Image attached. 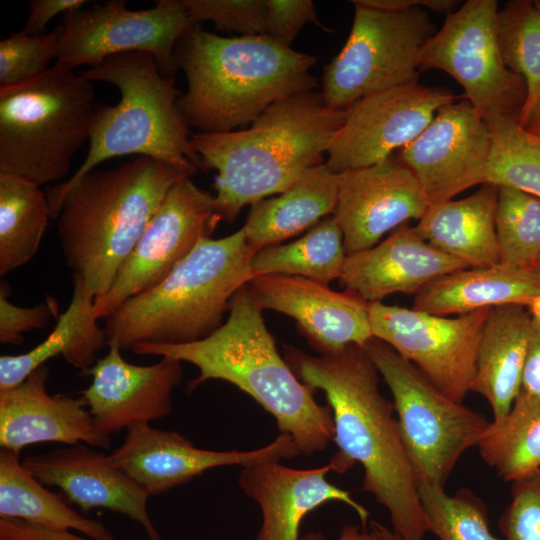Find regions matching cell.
I'll return each instance as SVG.
<instances>
[{"mask_svg": "<svg viewBox=\"0 0 540 540\" xmlns=\"http://www.w3.org/2000/svg\"><path fill=\"white\" fill-rule=\"evenodd\" d=\"M21 463L43 485L61 489L82 511L120 513L138 523L148 540H161L148 513V493L115 466L110 455L79 443L27 456Z\"/></svg>", "mask_w": 540, "mask_h": 540, "instance_id": "22", "label": "cell"}, {"mask_svg": "<svg viewBox=\"0 0 540 540\" xmlns=\"http://www.w3.org/2000/svg\"><path fill=\"white\" fill-rule=\"evenodd\" d=\"M0 540H93L69 530L51 529L19 519H0Z\"/></svg>", "mask_w": 540, "mask_h": 540, "instance_id": "44", "label": "cell"}, {"mask_svg": "<svg viewBox=\"0 0 540 540\" xmlns=\"http://www.w3.org/2000/svg\"><path fill=\"white\" fill-rule=\"evenodd\" d=\"M465 268L404 224L373 247L347 254L339 281L345 291L370 304L395 293L416 294L431 281Z\"/></svg>", "mask_w": 540, "mask_h": 540, "instance_id": "24", "label": "cell"}, {"mask_svg": "<svg viewBox=\"0 0 540 540\" xmlns=\"http://www.w3.org/2000/svg\"><path fill=\"white\" fill-rule=\"evenodd\" d=\"M528 308L533 319L540 324V296H538Z\"/></svg>", "mask_w": 540, "mask_h": 540, "instance_id": "50", "label": "cell"}, {"mask_svg": "<svg viewBox=\"0 0 540 540\" xmlns=\"http://www.w3.org/2000/svg\"><path fill=\"white\" fill-rule=\"evenodd\" d=\"M345 117L346 109L331 108L322 92L310 90L274 103L243 130L191 134L201 170L217 171L221 222L232 223L245 205L285 192L324 164Z\"/></svg>", "mask_w": 540, "mask_h": 540, "instance_id": "2", "label": "cell"}, {"mask_svg": "<svg viewBox=\"0 0 540 540\" xmlns=\"http://www.w3.org/2000/svg\"><path fill=\"white\" fill-rule=\"evenodd\" d=\"M90 81L116 86V105L97 104L85 160L71 177L49 187L50 215L57 218L66 192L97 165L111 158L138 155L173 165L192 176L201 170L190 143L189 125L178 106L173 77L160 70L153 55L126 52L81 72Z\"/></svg>", "mask_w": 540, "mask_h": 540, "instance_id": "7", "label": "cell"}, {"mask_svg": "<svg viewBox=\"0 0 540 540\" xmlns=\"http://www.w3.org/2000/svg\"><path fill=\"white\" fill-rule=\"evenodd\" d=\"M247 287L262 311L274 310L294 318L299 332L321 355L350 345L363 346L373 338L369 303L352 293L280 274L254 276Z\"/></svg>", "mask_w": 540, "mask_h": 540, "instance_id": "19", "label": "cell"}, {"mask_svg": "<svg viewBox=\"0 0 540 540\" xmlns=\"http://www.w3.org/2000/svg\"><path fill=\"white\" fill-rule=\"evenodd\" d=\"M533 3H534V7L536 8L538 13L540 14V0H535V1H533Z\"/></svg>", "mask_w": 540, "mask_h": 540, "instance_id": "52", "label": "cell"}, {"mask_svg": "<svg viewBox=\"0 0 540 540\" xmlns=\"http://www.w3.org/2000/svg\"><path fill=\"white\" fill-rule=\"evenodd\" d=\"M85 0H32L26 22L21 30L30 36L45 34L48 22L56 15L83 8Z\"/></svg>", "mask_w": 540, "mask_h": 540, "instance_id": "43", "label": "cell"}, {"mask_svg": "<svg viewBox=\"0 0 540 540\" xmlns=\"http://www.w3.org/2000/svg\"><path fill=\"white\" fill-rule=\"evenodd\" d=\"M10 292L9 283L2 280L0 283V342L2 344L20 345L24 341V333L47 327L51 317L58 319L59 305L54 297L47 295L40 304L22 307L8 299Z\"/></svg>", "mask_w": 540, "mask_h": 540, "instance_id": "41", "label": "cell"}, {"mask_svg": "<svg viewBox=\"0 0 540 540\" xmlns=\"http://www.w3.org/2000/svg\"><path fill=\"white\" fill-rule=\"evenodd\" d=\"M187 176L169 163L137 156L87 173L66 192L56 218L60 245L73 278L89 295L97 299L109 290L168 191Z\"/></svg>", "mask_w": 540, "mask_h": 540, "instance_id": "5", "label": "cell"}, {"mask_svg": "<svg viewBox=\"0 0 540 540\" xmlns=\"http://www.w3.org/2000/svg\"><path fill=\"white\" fill-rule=\"evenodd\" d=\"M49 368L34 370L21 384L0 390V446L18 455L28 445L83 443L108 449L110 437L96 427L85 399L50 395Z\"/></svg>", "mask_w": 540, "mask_h": 540, "instance_id": "23", "label": "cell"}, {"mask_svg": "<svg viewBox=\"0 0 540 540\" xmlns=\"http://www.w3.org/2000/svg\"><path fill=\"white\" fill-rule=\"evenodd\" d=\"M491 147L487 123L463 98L441 107L398 157L418 179L431 208L486 183Z\"/></svg>", "mask_w": 540, "mask_h": 540, "instance_id": "16", "label": "cell"}, {"mask_svg": "<svg viewBox=\"0 0 540 540\" xmlns=\"http://www.w3.org/2000/svg\"><path fill=\"white\" fill-rule=\"evenodd\" d=\"M349 468L337 452L328 464L313 469H294L279 461H264L242 467L239 485L261 509L262 523L257 540H300L299 528L306 514L327 501L351 507L366 528L369 511L350 493L327 481L330 472Z\"/></svg>", "mask_w": 540, "mask_h": 540, "instance_id": "21", "label": "cell"}, {"mask_svg": "<svg viewBox=\"0 0 540 540\" xmlns=\"http://www.w3.org/2000/svg\"><path fill=\"white\" fill-rule=\"evenodd\" d=\"M351 2L386 12H400L415 7H424L447 15L461 5V2L457 0H352Z\"/></svg>", "mask_w": 540, "mask_h": 540, "instance_id": "46", "label": "cell"}, {"mask_svg": "<svg viewBox=\"0 0 540 540\" xmlns=\"http://www.w3.org/2000/svg\"><path fill=\"white\" fill-rule=\"evenodd\" d=\"M300 454L288 434L280 433L270 444L255 450L215 451L198 448L179 433L154 428L148 423L128 428L122 444L110 457L149 496H155L216 467H243Z\"/></svg>", "mask_w": 540, "mask_h": 540, "instance_id": "17", "label": "cell"}, {"mask_svg": "<svg viewBox=\"0 0 540 540\" xmlns=\"http://www.w3.org/2000/svg\"><path fill=\"white\" fill-rule=\"evenodd\" d=\"M44 486L23 467L20 455L1 448V518L19 519L51 529L75 530L93 540H114L104 524L79 514Z\"/></svg>", "mask_w": 540, "mask_h": 540, "instance_id": "30", "label": "cell"}, {"mask_svg": "<svg viewBox=\"0 0 540 540\" xmlns=\"http://www.w3.org/2000/svg\"><path fill=\"white\" fill-rule=\"evenodd\" d=\"M174 61L187 81L179 109L204 133L248 126L274 103L318 85L314 56L267 35L222 37L198 24L177 42Z\"/></svg>", "mask_w": 540, "mask_h": 540, "instance_id": "4", "label": "cell"}, {"mask_svg": "<svg viewBox=\"0 0 540 540\" xmlns=\"http://www.w3.org/2000/svg\"><path fill=\"white\" fill-rule=\"evenodd\" d=\"M352 4L348 38L323 71L321 92L333 109L345 110L367 95L418 82L419 54L437 31L423 7L386 12Z\"/></svg>", "mask_w": 540, "mask_h": 540, "instance_id": "10", "label": "cell"}, {"mask_svg": "<svg viewBox=\"0 0 540 540\" xmlns=\"http://www.w3.org/2000/svg\"><path fill=\"white\" fill-rule=\"evenodd\" d=\"M228 311L226 321L204 339L178 345L137 344L131 350L196 366L199 375L188 382L187 393L209 380L235 385L274 417L280 433L288 434L301 454L325 449L334 436L331 408L315 400L314 390L281 357L247 285L233 296Z\"/></svg>", "mask_w": 540, "mask_h": 540, "instance_id": "3", "label": "cell"}, {"mask_svg": "<svg viewBox=\"0 0 540 540\" xmlns=\"http://www.w3.org/2000/svg\"><path fill=\"white\" fill-rule=\"evenodd\" d=\"M536 399H540V324L533 319L521 386L516 400Z\"/></svg>", "mask_w": 540, "mask_h": 540, "instance_id": "45", "label": "cell"}, {"mask_svg": "<svg viewBox=\"0 0 540 540\" xmlns=\"http://www.w3.org/2000/svg\"><path fill=\"white\" fill-rule=\"evenodd\" d=\"M264 35L290 47L300 30L308 23L317 25L326 32L332 29L323 25L318 18L312 0H263Z\"/></svg>", "mask_w": 540, "mask_h": 540, "instance_id": "42", "label": "cell"}, {"mask_svg": "<svg viewBox=\"0 0 540 540\" xmlns=\"http://www.w3.org/2000/svg\"><path fill=\"white\" fill-rule=\"evenodd\" d=\"M221 222L215 197L184 177L168 191L111 287L95 299V313L107 318L122 303L163 280Z\"/></svg>", "mask_w": 540, "mask_h": 540, "instance_id": "14", "label": "cell"}, {"mask_svg": "<svg viewBox=\"0 0 540 540\" xmlns=\"http://www.w3.org/2000/svg\"><path fill=\"white\" fill-rule=\"evenodd\" d=\"M255 251L243 229L205 237L158 284L129 298L106 318L107 347L187 344L224 322L233 296L253 278Z\"/></svg>", "mask_w": 540, "mask_h": 540, "instance_id": "6", "label": "cell"}, {"mask_svg": "<svg viewBox=\"0 0 540 540\" xmlns=\"http://www.w3.org/2000/svg\"><path fill=\"white\" fill-rule=\"evenodd\" d=\"M496 233L500 263L532 269L540 257V198L498 186Z\"/></svg>", "mask_w": 540, "mask_h": 540, "instance_id": "36", "label": "cell"}, {"mask_svg": "<svg viewBox=\"0 0 540 540\" xmlns=\"http://www.w3.org/2000/svg\"><path fill=\"white\" fill-rule=\"evenodd\" d=\"M346 256L342 230L329 215L296 241L256 252L251 267L253 277L291 275L328 286L341 277Z\"/></svg>", "mask_w": 540, "mask_h": 540, "instance_id": "31", "label": "cell"}, {"mask_svg": "<svg viewBox=\"0 0 540 540\" xmlns=\"http://www.w3.org/2000/svg\"><path fill=\"white\" fill-rule=\"evenodd\" d=\"M540 296L533 269L503 263L443 275L415 294L413 309L439 316L462 315L505 305L529 307Z\"/></svg>", "mask_w": 540, "mask_h": 540, "instance_id": "25", "label": "cell"}, {"mask_svg": "<svg viewBox=\"0 0 540 540\" xmlns=\"http://www.w3.org/2000/svg\"><path fill=\"white\" fill-rule=\"evenodd\" d=\"M334 217L346 254L378 244L387 233L420 220L429 210L427 196L414 173L398 156L337 174Z\"/></svg>", "mask_w": 540, "mask_h": 540, "instance_id": "18", "label": "cell"}, {"mask_svg": "<svg viewBox=\"0 0 540 540\" xmlns=\"http://www.w3.org/2000/svg\"><path fill=\"white\" fill-rule=\"evenodd\" d=\"M417 483L429 532L440 540H505L490 532L487 507L471 490L448 495L443 487Z\"/></svg>", "mask_w": 540, "mask_h": 540, "instance_id": "37", "label": "cell"}, {"mask_svg": "<svg viewBox=\"0 0 540 540\" xmlns=\"http://www.w3.org/2000/svg\"><path fill=\"white\" fill-rule=\"evenodd\" d=\"M300 540H328L320 532H309L305 534ZM336 540H377L374 533L368 532L366 528L359 527L357 525H344L341 529L340 535Z\"/></svg>", "mask_w": 540, "mask_h": 540, "instance_id": "47", "label": "cell"}, {"mask_svg": "<svg viewBox=\"0 0 540 540\" xmlns=\"http://www.w3.org/2000/svg\"><path fill=\"white\" fill-rule=\"evenodd\" d=\"M89 371L91 384L82 391L97 429L105 436L148 424L173 412L172 394L183 378L182 362L161 357L149 365L126 361L108 347Z\"/></svg>", "mask_w": 540, "mask_h": 540, "instance_id": "20", "label": "cell"}, {"mask_svg": "<svg viewBox=\"0 0 540 540\" xmlns=\"http://www.w3.org/2000/svg\"><path fill=\"white\" fill-rule=\"evenodd\" d=\"M285 360L313 390H322L331 408L333 440L350 466L364 470L362 489L386 508L392 531L403 540H423L429 532L418 483L408 458L394 405L379 390V372L363 346L310 356L286 346Z\"/></svg>", "mask_w": 540, "mask_h": 540, "instance_id": "1", "label": "cell"}, {"mask_svg": "<svg viewBox=\"0 0 540 540\" xmlns=\"http://www.w3.org/2000/svg\"><path fill=\"white\" fill-rule=\"evenodd\" d=\"M458 99L448 88L419 82L367 95L346 109L325 164L338 174L381 162L413 141L441 107Z\"/></svg>", "mask_w": 540, "mask_h": 540, "instance_id": "15", "label": "cell"}, {"mask_svg": "<svg viewBox=\"0 0 540 540\" xmlns=\"http://www.w3.org/2000/svg\"><path fill=\"white\" fill-rule=\"evenodd\" d=\"M498 186L484 183L468 197L429 208L414 226L439 251L468 267L500 263L496 233Z\"/></svg>", "mask_w": 540, "mask_h": 540, "instance_id": "27", "label": "cell"}, {"mask_svg": "<svg viewBox=\"0 0 540 540\" xmlns=\"http://www.w3.org/2000/svg\"><path fill=\"white\" fill-rule=\"evenodd\" d=\"M370 524L372 528L371 531L374 533L377 540H403L392 530L377 521H371Z\"/></svg>", "mask_w": 540, "mask_h": 540, "instance_id": "48", "label": "cell"}, {"mask_svg": "<svg viewBox=\"0 0 540 540\" xmlns=\"http://www.w3.org/2000/svg\"><path fill=\"white\" fill-rule=\"evenodd\" d=\"M484 462L504 481L540 469V399L515 400L509 414L490 422L477 444Z\"/></svg>", "mask_w": 540, "mask_h": 540, "instance_id": "33", "label": "cell"}, {"mask_svg": "<svg viewBox=\"0 0 540 540\" xmlns=\"http://www.w3.org/2000/svg\"><path fill=\"white\" fill-rule=\"evenodd\" d=\"M525 128L537 137H540V102L536 106Z\"/></svg>", "mask_w": 540, "mask_h": 540, "instance_id": "49", "label": "cell"}, {"mask_svg": "<svg viewBox=\"0 0 540 540\" xmlns=\"http://www.w3.org/2000/svg\"><path fill=\"white\" fill-rule=\"evenodd\" d=\"M195 24L211 22L240 36L264 35L263 0H184Z\"/></svg>", "mask_w": 540, "mask_h": 540, "instance_id": "39", "label": "cell"}, {"mask_svg": "<svg viewBox=\"0 0 540 540\" xmlns=\"http://www.w3.org/2000/svg\"><path fill=\"white\" fill-rule=\"evenodd\" d=\"M490 309L450 318L382 302L369 304L373 337L391 346L459 403L470 391Z\"/></svg>", "mask_w": 540, "mask_h": 540, "instance_id": "13", "label": "cell"}, {"mask_svg": "<svg viewBox=\"0 0 540 540\" xmlns=\"http://www.w3.org/2000/svg\"><path fill=\"white\" fill-rule=\"evenodd\" d=\"M337 201V174L325 163L315 166L279 196L251 205L242 227L246 242L255 252L279 245L333 215Z\"/></svg>", "mask_w": 540, "mask_h": 540, "instance_id": "28", "label": "cell"}, {"mask_svg": "<svg viewBox=\"0 0 540 540\" xmlns=\"http://www.w3.org/2000/svg\"><path fill=\"white\" fill-rule=\"evenodd\" d=\"M485 122L492 136L486 183L540 198V137L512 118L493 117Z\"/></svg>", "mask_w": 540, "mask_h": 540, "instance_id": "35", "label": "cell"}, {"mask_svg": "<svg viewBox=\"0 0 540 540\" xmlns=\"http://www.w3.org/2000/svg\"><path fill=\"white\" fill-rule=\"evenodd\" d=\"M498 38L505 65L526 83L518 123L525 127L540 102V14L531 0H511L498 11Z\"/></svg>", "mask_w": 540, "mask_h": 540, "instance_id": "34", "label": "cell"}, {"mask_svg": "<svg viewBox=\"0 0 540 540\" xmlns=\"http://www.w3.org/2000/svg\"><path fill=\"white\" fill-rule=\"evenodd\" d=\"M97 103L92 81L58 64L0 88V174L37 186L62 182L90 137Z\"/></svg>", "mask_w": 540, "mask_h": 540, "instance_id": "8", "label": "cell"}, {"mask_svg": "<svg viewBox=\"0 0 540 540\" xmlns=\"http://www.w3.org/2000/svg\"><path fill=\"white\" fill-rule=\"evenodd\" d=\"M528 307L490 309L479 343L470 391L489 403L493 421L505 418L519 393L532 325Z\"/></svg>", "mask_w": 540, "mask_h": 540, "instance_id": "26", "label": "cell"}, {"mask_svg": "<svg viewBox=\"0 0 540 540\" xmlns=\"http://www.w3.org/2000/svg\"><path fill=\"white\" fill-rule=\"evenodd\" d=\"M73 294L67 309L59 315L51 333L26 353L0 357V390L21 384L34 370L58 355L80 373L88 375L107 346L104 328L95 313V298L73 278Z\"/></svg>", "mask_w": 540, "mask_h": 540, "instance_id": "29", "label": "cell"}, {"mask_svg": "<svg viewBox=\"0 0 540 540\" xmlns=\"http://www.w3.org/2000/svg\"><path fill=\"white\" fill-rule=\"evenodd\" d=\"M498 2L467 0L446 16L442 27L424 44L419 71L442 70L464 89L484 120L518 121L524 107L525 80L504 63L498 38Z\"/></svg>", "mask_w": 540, "mask_h": 540, "instance_id": "11", "label": "cell"}, {"mask_svg": "<svg viewBox=\"0 0 540 540\" xmlns=\"http://www.w3.org/2000/svg\"><path fill=\"white\" fill-rule=\"evenodd\" d=\"M64 33L55 64L73 69L98 66L126 52H146L163 74L174 77L177 42L195 24L184 0H158L154 7L130 10L123 0L97 3L63 14Z\"/></svg>", "mask_w": 540, "mask_h": 540, "instance_id": "12", "label": "cell"}, {"mask_svg": "<svg viewBox=\"0 0 540 540\" xmlns=\"http://www.w3.org/2000/svg\"><path fill=\"white\" fill-rule=\"evenodd\" d=\"M363 348L388 385L417 481L445 486L459 458L490 422L442 393L410 361L375 337Z\"/></svg>", "mask_w": 540, "mask_h": 540, "instance_id": "9", "label": "cell"}, {"mask_svg": "<svg viewBox=\"0 0 540 540\" xmlns=\"http://www.w3.org/2000/svg\"><path fill=\"white\" fill-rule=\"evenodd\" d=\"M532 269L540 276V257L534 263Z\"/></svg>", "mask_w": 540, "mask_h": 540, "instance_id": "51", "label": "cell"}, {"mask_svg": "<svg viewBox=\"0 0 540 540\" xmlns=\"http://www.w3.org/2000/svg\"><path fill=\"white\" fill-rule=\"evenodd\" d=\"M512 484L499 529L505 540H540V469Z\"/></svg>", "mask_w": 540, "mask_h": 540, "instance_id": "40", "label": "cell"}, {"mask_svg": "<svg viewBox=\"0 0 540 540\" xmlns=\"http://www.w3.org/2000/svg\"><path fill=\"white\" fill-rule=\"evenodd\" d=\"M51 218L46 193L21 178L0 174V275L33 259Z\"/></svg>", "mask_w": 540, "mask_h": 540, "instance_id": "32", "label": "cell"}, {"mask_svg": "<svg viewBox=\"0 0 540 540\" xmlns=\"http://www.w3.org/2000/svg\"><path fill=\"white\" fill-rule=\"evenodd\" d=\"M64 25L62 21L50 33L30 36L11 33L0 41V88L32 80L50 67L57 58Z\"/></svg>", "mask_w": 540, "mask_h": 540, "instance_id": "38", "label": "cell"}]
</instances>
